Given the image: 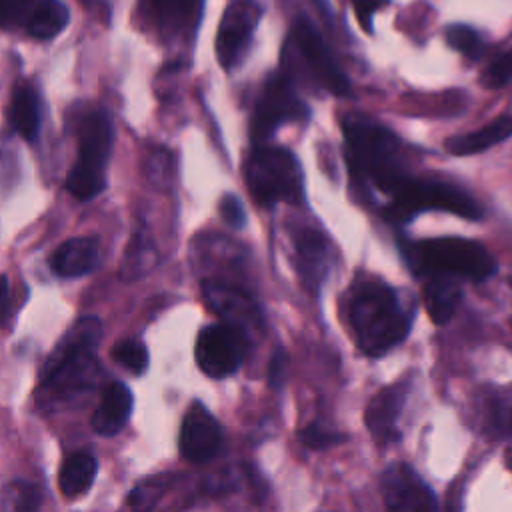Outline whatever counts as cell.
I'll return each instance as SVG.
<instances>
[{"label":"cell","mask_w":512,"mask_h":512,"mask_svg":"<svg viewBox=\"0 0 512 512\" xmlns=\"http://www.w3.org/2000/svg\"><path fill=\"white\" fill-rule=\"evenodd\" d=\"M40 504V490L28 480H12L0 496L2 512H34Z\"/></svg>","instance_id":"24"},{"label":"cell","mask_w":512,"mask_h":512,"mask_svg":"<svg viewBox=\"0 0 512 512\" xmlns=\"http://www.w3.org/2000/svg\"><path fill=\"white\" fill-rule=\"evenodd\" d=\"M112 358L116 364H120L122 368H126L132 374H142L148 366V352L146 346L134 338H124L118 340L112 346Z\"/></svg>","instance_id":"26"},{"label":"cell","mask_w":512,"mask_h":512,"mask_svg":"<svg viewBox=\"0 0 512 512\" xmlns=\"http://www.w3.org/2000/svg\"><path fill=\"white\" fill-rule=\"evenodd\" d=\"M298 438L304 446L314 448V450H320V448H326V446H332V444H338L344 440V436L340 432L324 428L320 424H308L306 428L300 430Z\"/></svg>","instance_id":"28"},{"label":"cell","mask_w":512,"mask_h":512,"mask_svg":"<svg viewBox=\"0 0 512 512\" xmlns=\"http://www.w3.org/2000/svg\"><path fill=\"white\" fill-rule=\"evenodd\" d=\"M246 334L224 322L210 324L198 332L194 356L198 368L210 378L234 374L246 354Z\"/></svg>","instance_id":"8"},{"label":"cell","mask_w":512,"mask_h":512,"mask_svg":"<svg viewBox=\"0 0 512 512\" xmlns=\"http://www.w3.org/2000/svg\"><path fill=\"white\" fill-rule=\"evenodd\" d=\"M444 36H446V42L454 50H458V52H462V54H466L470 58H478L484 52V42H482L480 34L474 28L466 26V24H452V26H448Z\"/></svg>","instance_id":"27"},{"label":"cell","mask_w":512,"mask_h":512,"mask_svg":"<svg viewBox=\"0 0 512 512\" xmlns=\"http://www.w3.org/2000/svg\"><path fill=\"white\" fill-rule=\"evenodd\" d=\"M40 0H0V26L14 24L16 20L30 16Z\"/></svg>","instance_id":"31"},{"label":"cell","mask_w":512,"mask_h":512,"mask_svg":"<svg viewBox=\"0 0 512 512\" xmlns=\"http://www.w3.org/2000/svg\"><path fill=\"white\" fill-rule=\"evenodd\" d=\"M384 4H388V0H352L356 18H358L360 26H362L368 34L372 32V18H374V14H376Z\"/></svg>","instance_id":"32"},{"label":"cell","mask_w":512,"mask_h":512,"mask_svg":"<svg viewBox=\"0 0 512 512\" xmlns=\"http://www.w3.org/2000/svg\"><path fill=\"white\" fill-rule=\"evenodd\" d=\"M308 116V108L294 92L286 74H276L268 78L262 88L260 100L252 116V138L266 140L282 124L302 120Z\"/></svg>","instance_id":"9"},{"label":"cell","mask_w":512,"mask_h":512,"mask_svg":"<svg viewBox=\"0 0 512 512\" xmlns=\"http://www.w3.org/2000/svg\"><path fill=\"white\" fill-rule=\"evenodd\" d=\"M510 136H512V118L502 116V118H496L494 122H490L488 126L480 128V130L460 134V136H452L450 140H446V150L450 154H456V156L478 154L486 148H492V146L508 140Z\"/></svg>","instance_id":"20"},{"label":"cell","mask_w":512,"mask_h":512,"mask_svg":"<svg viewBox=\"0 0 512 512\" xmlns=\"http://www.w3.org/2000/svg\"><path fill=\"white\" fill-rule=\"evenodd\" d=\"M346 318L358 348L368 356L386 354L410 330V318L396 292L380 280L356 282L348 296Z\"/></svg>","instance_id":"1"},{"label":"cell","mask_w":512,"mask_h":512,"mask_svg":"<svg viewBox=\"0 0 512 512\" xmlns=\"http://www.w3.org/2000/svg\"><path fill=\"white\" fill-rule=\"evenodd\" d=\"M294 46L300 50L306 66L310 68V74L332 94L336 96H348L350 94V82L346 74L340 70L336 60L332 58L330 50L326 48L324 40L320 38L318 30L306 20L298 18L294 22L292 30Z\"/></svg>","instance_id":"11"},{"label":"cell","mask_w":512,"mask_h":512,"mask_svg":"<svg viewBox=\"0 0 512 512\" xmlns=\"http://www.w3.org/2000/svg\"><path fill=\"white\" fill-rule=\"evenodd\" d=\"M512 80V50L498 56L484 72L482 84L486 88H500Z\"/></svg>","instance_id":"29"},{"label":"cell","mask_w":512,"mask_h":512,"mask_svg":"<svg viewBox=\"0 0 512 512\" xmlns=\"http://www.w3.org/2000/svg\"><path fill=\"white\" fill-rule=\"evenodd\" d=\"M10 126L26 140H34L40 130V98L30 84H18L14 88L8 106Z\"/></svg>","instance_id":"21"},{"label":"cell","mask_w":512,"mask_h":512,"mask_svg":"<svg viewBox=\"0 0 512 512\" xmlns=\"http://www.w3.org/2000/svg\"><path fill=\"white\" fill-rule=\"evenodd\" d=\"M426 210L452 212L470 220L480 218V206L464 190L444 182H428L412 176H406L394 188L384 214L390 222L404 224Z\"/></svg>","instance_id":"7"},{"label":"cell","mask_w":512,"mask_h":512,"mask_svg":"<svg viewBox=\"0 0 512 512\" xmlns=\"http://www.w3.org/2000/svg\"><path fill=\"white\" fill-rule=\"evenodd\" d=\"M178 444L182 456L196 464L208 462L218 454L222 444V430L204 404L194 402L186 410L180 426Z\"/></svg>","instance_id":"13"},{"label":"cell","mask_w":512,"mask_h":512,"mask_svg":"<svg viewBox=\"0 0 512 512\" xmlns=\"http://www.w3.org/2000/svg\"><path fill=\"white\" fill-rule=\"evenodd\" d=\"M220 216L222 220L230 226V228H242L246 224V212H244V206L240 202L238 196L234 194H224L222 200H220Z\"/></svg>","instance_id":"30"},{"label":"cell","mask_w":512,"mask_h":512,"mask_svg":"<svg viewBox=\"0 0 512 512\" xmlns=\"http://www.w3.org/2000/svg\"><path fill=\"white\" fill-rule=\"evenodd\" d=\"M422 300L432 322L446 324L460 302V286L452 276L432 274L422 288Z\"/></svg>","instance_id":"19"},{"label":"cell","mask_w":512,"mask_h":512,"mask_svg":"<svg viewBox=\"0 0 512 512\" xmlns=\"http://www.w3.org/2000/svg\"><path fill=\"white\" fill-rule=\"evenodd\" d=\"M132 412V394L122 382H112L104 388L100 404L92 416V428L100 436L118 434Z\"/></svg>","instance_id":"18"},{"label":"cell","mask_w":512,"mask_h":512,"mask_svg":"<svg viewBox=\"0 0 512 512\" xmlns=\"http://www.w3.org/2000/svg\"><path fill=\"white\" fill-rule=\"evenodd\" d=\"M296 270L308 290H318L328 274V244L316 230L296 236Z\"/></svg>","instance_id":"16"},{"label":"cell","mask_w":512,"mask_h":512,"mask_svg":"<svg viewBox=\"0 0 512 512\" xmlns=\"http://www.w3.org/2000/svg\"><path fill=\"white\" fill-rule=\"evenodd\" d=\"M260 16V6L250 0H236L224 10L216 32V56L224 68L230 70L242 60Z\"/></svg>","instance_id":"10"},{"label":"cell","mask_w":512,"mask_h":512,"mask_svg":"<svg viewBox=\"0 0 512 512\" xmlns=\"http://www.w3.org/2000/svg\"><path fill=\"white\" fill-rule=\"evenodd\" d=\"M112 152V126L106 112H90L78 130V160L66 176V190L78 200H90L106 186V164Z\"/></svg>","instance_id":"6"},{"label":"cell","mask_w":512,"mask_h":512,"mask_svg":"<svg viewBox=\"0 0 512 512\" xmlns=\"http://www.w3.org/2000/svg\"><path fill=\"white\" fill-rule=\"evenodd\" d=\"M102 326L94 316L76 320L48 356L42 370V392L46 402H64L86 392L98 378L94 348Z\"/></svg>","instance_id":"2"},{"label":"cell","mask_w":512,"mask_h":512,"mask_svg":"<svg viewBox=\"0 0 512 512\" xmlns=\"http://www.w3.org/2000/svg\"><path fill=\"white\" fill-rule=\"evenodd\" d=\"M68 22V8L60 0H40L28 16V34L38 40L54 38Z\"/></svg>","instance_id":"23"},{"label":"cell","mask_w":512,"mask_h":512,"mask_svg":"<svg viewBox=\"0 0 512 512\" xmlns=\"http://www.w3.org/2000/svg\"><path fill=\"white\" fill-rule=\"evenodd\" d=\"M406 396H408L406 382L388 384L372 396V400L366 406L364 420L374 440L384 444L398 436L396 424L402 414Z\"/></svg>","instance_id":"15"},{"label":"cell","mask_w":512,"mask_h":512,"mask_svg":"<svg viewBox=\"0 0 512 512\" xmlns=\"http://www.w3.org/2000/svg\"><path fill=\"white\" fill-rule=\"evenodd\" d=\"M154 262V246L146 234H134L130 244L126 246V256L122 262V276L136 278L148 270Z\"/></svg>","instance_id":"25"},{"label":"cell","mask_w":512,"mask_h":512,"mask_svg":"<svg viewBox=\"0 0 512 512\" xmlns=\"http://www.w3.org/2000/svg\"><path fill=\"white\" fill-rule=\"evenodd\" d=\"M244 180L250 196L260 206L276 202H300L304 176L296 156L280 146H258L244 164Z\"/></svg>","instance_id":"4"},{"label":"cell","mask_w":512,"mask_h":512,"mask_svg":"<svg viewBox=\"0 0 512 512\" xmlns=\"http://www.w3.org/2000/svg\"><path fill=\"white\" fill-rule=\"evenodd\" d=\"M410 260L430 276L444 274L480 282L496 272L494 256L480 242L454 236L410 244Z\"/></svg>","instance_id":"5"},{"label":"cell","mask_w":512,"mask_h":512,"mask_svg":"<svg viewBox=\"0 0 512 512\" xmlns=\"http://www.w3.org/2000/svg\"><path fill=\"white\" fill-rule=\"evenodd\" d=\"M202 294L208 308L218 314L224 324L242 330L246 336L248 330L260 326V310L244 290L220 280H206Z\"/></svg>","instance_id":"14"},{"label":"cell","mask_w":512,"mask_h":512,"mask_svg":"<svg viewBox=\"0 0 512 512\" xmlns=\"http://www.w3.org/2000/svg\"><path fill=\"white\" fill-rule=\"evenodd\" d=\"M346 136L348 164L362 180L372 182L384 194H392L394 188L408 176L400 162L398 138L376 120L360 114H350L342 120Z\"/></svg>","instance_id":"3"},{"label":"cell","mask_w":512,"mask_h":512,"mask_svg":"<svg viewBox=\"0 0 512 512\" xmlns=\"http://www.w3.org/2000/svg\"><path fill=\"white\" fill-rule=\"evenodd\" d=\"M386 512H438L436 498L408 464H392L382 474Z\"/></svg>","instance_id":"12"},{"label":"cell","mask_w":512,"mask_h":512,"mask_svg":"<svg viewBox=\"0 0 512 512\" xmlns=\"http://www.w3.org/2000/svg\"><path fill=\"white\" fill-rule=\"evenodd\" d=\"M96 460L92 454L88 452H76L70 454L58 474V486L60 492L68 498L74 496H82L84 492H88V488L94 482L96 476Z\"/></svg>","instance_id":"22"},{"label":"cell","mask_w":512,"mask_h":512,"mask_svg":"<svg viewBox=\"0 0 512 512\" xmlns=\"http://www.w3.org/2000/svg\"><path fill=\"white\" fill-rule=\"evenodd\" d=\"M282 374H284V354H276L270 362V370H268V382L270 386H278L282 382Z\"/></svg>","instance_id":"33"},{"label":"cell","mask_w":512,"mask_h":512,"mask_svg":"<svg viewBox=\"0 0 512 512\" xmlns=\"http://www.w3.org/2000/svg\"><path fill=\"white\" fill-rule=\"evenodd\" d=\"M98 264V242L90 236H78L62 242L50 256V268L62 278L84 276Z\"/></svg>","instance_id":"17"},{"label":"cell","mask_w":512,"mask_h":512,"mask_svg":"<svg viewBox=\"0 0 512 512\" xmlns=\"http://www.w3.org/2000/svg\"><path fill=\"white\" fill-rule=\"evenodd\" d=\"M10 308V290H8V280L6 276H0V322L6 318Z\"/></svg>","instance_id":"34"}]
</instances>
